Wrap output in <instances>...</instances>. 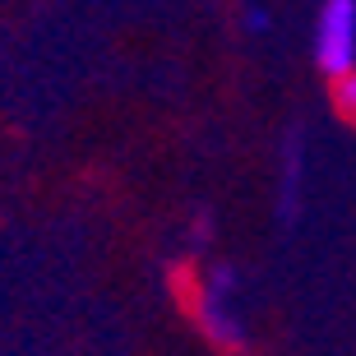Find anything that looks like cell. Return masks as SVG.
Masks as SVG:
<instances>
[{
  "label": "cell",
  "instance_id": "7a4b0ae2",
  "mask_svg": "<svg viewBox=\"0 0 356 356\" xmlns=\"http://www.w3.org/2000/svg\"><path fill=\"white\" fill-rule=\"evenodd\" d=\"M315 60L324 74H347L356 65V0H324L315 24Z\"/></svg>",
  "mask_w": 356,
  "mask_h": 356
},
{
  "label": "cell",
  "instance_id": "3957f363",
  "mask_svg": "<svg viewBox=\"0 0 356 356\" xmlns=\"http://www.w3.org/2000/svg\"><path fill=\"white\" fill-rule=\"evenodd\" d=\"M296 181H301V144L287 139V162H282V218H296Z\"/></svg>",
  "mask_w": 356,
  "mask_h": 356
},
{
  "label": "cell",
  "instance_id": "5b68a950",
  "mask_svg": "<svg viewBox=\"0 0 356 356\" xmlns=\"http://www.w3.org/2000/svg\"><path fill=\"white\" fill-rule=\"evenodd\" d=\"M245 28H250V33H264V28H268V14L259 10V5H254V10L245 14Z\"/></svg>",
  "mask_w": 356,
  "mask_h": 356
},
{
  "label": "cell",
  "instance_id": "6da1fadb",
  "mask_svg": "<svg viewBox=\"0 0 356 356\" xmlns=\"http://www.w3.org/2000/svg\"><path fill=\"white\" fill-rule=\"evenodd\" d=\"M232 291H236V273L222 264V268L209 273V287H204V296H199V305H195L204 338H209L213 347H222V352H241V347H245V329H241V319L232 315Z\"/></svg>",
  "mask_w": 356,
  "mask_h": 356
},
{
  "label": "cell",
  "instance_id": "277c9868",
  "mask_svg": "<svg viewBox=\"0 0 356 356\" xmlns=\"http://www.w3.org/2000/svg\"><path fill=\"white\" fill-rule=\"evenodd\" d=\"M333 106L347 125H356V65L347 74H333Z\"/></svg>",
  "mask_w": 356,
  "mask_h": 356
}]
</instances>
